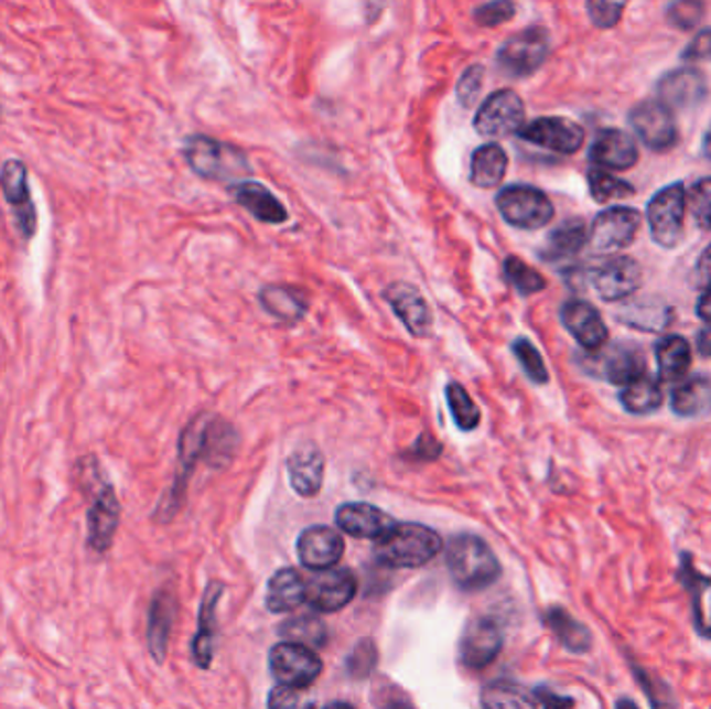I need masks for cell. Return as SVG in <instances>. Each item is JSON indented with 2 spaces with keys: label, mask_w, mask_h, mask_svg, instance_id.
Listing matches in <instances>:
<instances>
[{
  "label": "cell",
  "mask_w": 711,
  "mask_h": 709,
  "mask_svg": "<svg viewBox=\"0 0 711 709\" xmlns=\"http://www.w3.org/2000/svg\"><path fill=\"white\" fill-rule=\"evenodd\" d=\"M288 473L293 492L302 497H314L323 487L325 455L314 443L306 441L288 458Z\"/></svg>",
  "instance_id": "cell-25"
},
{
  "label": "cell",
  "mask_w": 711,
  "mask_h": 709,
  "mask_svg": "<svg viewBox=\"0 0 711 709\" xmlns=\"http://www.w3.org/2000/svg\"><path fill=\"white\" fill-rule=\"evenodd\" d=\"M586 241H589V232H586L583 218H568L549 234L548 241L541 248L539 256L546 262L568 260V258L579 255Z\"/></svg>",
  "instance_id": "cell-31"
},
{
  "label": "cell",
  "mask_w": 711,
  "mask_h": 709,
  "mask_svg": "<svg viewBox=\"0 0 711 709\" xmlns=\"http://www.w3.org/2000/svg\"><path fill=\"white\" fill-rule=\"evenodd\" d=\"M483 82H485L483 65H471L466 72L462 73V77L457 79L456 84V96L464 109H471L476 103L478 94L483 90Z\"/></svg>",
  "instance_id": "cell-46"
},
{
  "label": "cell",
  "mask_w": 711,
  "mask_h": 709,
  "mask_svg": "<svg viewBox=\"0 0 711 709\" xmlns=\"http://www.w3.org/2000/svg\"><path fill=\"white\" fill-rule=\"evenodd\" d=\"M621 404L626 412L635 417H647L659 410V406L664 404V394L659 383L645 373L622 389Z\"/></svg>",
  "instance_id": "cell-38"
},
{
  "label": "cell",
  "mask_w": 711,
  "mask_h": 709,
  "mask_svg": "<svg viewBox=\"0 0 711 709\" xmlns=\"http://www.w3.org/2000/svg\"><path fill=\"white\" fill-rule=\"evenodd\" d=\"M377 709H414L412 703L398 691H384V695L377 699Z\"/></svg>",
  "instance_id": "cell-55"
},
{
  "label": "cell",
  "mask_w": 711,
  "mask_h": 709,
  "mask_svg": "<svg viewBox=\"0 0 711 709\" xmlns=\"http://www.w3.org/2000/svg\"><path fill=\"white\" fill-rule=\"evenodd\" d=\"M300 562L311 570H328L344 556V539L335 528H306L298 539Z\"/></svg>",
  "instance_id": "cell-21"
},
{
  "label": "cell",
  "mask_w": 711,
  "mask_h": 709,
  "mask_svg": "<svg viewBox=\"0 0 711 709\" xmlns=\"http://www.w3.org/2000/svg\"><path fill=\"white\" fill-rule=\"evenodd\" d=\"M678 582L691 598L694 631L703 638H711V577L694 568L691 554H680Z\"/></svg>",
  "instance_id": "cell-22"
},
{
  "label": "cell",
  "mask_w": 711,
  "mask_h": 709,
  "mask_svg": "<svg viewBox=\"0 0 711 709\" xmlns=\"http://www.w3.org/2000/svg\"><path fill=\"white\" fill-rule=\"evenodd\" d=\"M589 194L591 198L600 204H605L610 201H621V198H628L635 194V187L624 180L614 178L612 173L603 171V169H591L589 175Z\"/></svg>",
  "instance_id": "cell-42"
},
{
  "label": "cell",
  "mask_w": 711,
  "mask_h": 709,
  "mask_svg": "<svg viewBox=\"0 0 711 709\" xmlns=\"http://www.w3.org/2000/svg\"><path fill=\"white\" fill-rule=\"evenodd\" d=\"M483 709H539L537 695L511 680H493L481 692Z\"/></svg>",
  "instance_id": "cell-37"
},
{
  "label": "cell",
  "mask_w": 711,
  "mask_h": 709,
  "mask_svg": "<svg viewBox=\"0 0 711 709\" xmlns=\"http://www.w3.org/2000/svg\"><path fill=\"white\" fill-rule=\"evenodd\" d=\"M546 626L560 641V645L570 654L583 655L593 647V635L583 622L574 619L564 608L553 605L543 614Z\"/></svg>",
  "instance_id": "cell-30"
},
{
  "label": "cell",
  "mask_w": 711,
  "mask_h": 709,
  "mask_svg": "<svg viewBox=\"0 0 711 709\" xmlns=\"http://www.w3.org/2000/svg\"><path fill=\"white\" fill-rule=\"evenodd\" d=\"M504 277H506V281L510 283L511 288L518 291L520 296H525V298L535 296V293H539V291L548 288L546 277L539 273L537 269H532L530 265H527L518 256H506V260H504Z\"/></svg>",
  "instance_id": "cell-41"
},
{
  "label": "cell",
  "mask_w": 711,
  "mask_h": 709,
  "mask_svg": "<svg viewBox=\"0 0 711 709\" xmlns=\"http://www.w3.org/2000/svg\"><path fill=\"white\" fill-rule=\"evenodd\" d=\"M175 614H177L175 593L169 591V589L157 591L154 598L150 601V610H148L147 637L150 655L159 664H163L164 657H166L169 637H171V631H173Z\"/></svg>",
  "instance_id": "cell-26"
},
{
  "label": "cell",
  "mask_w": 711,
  "mask_h": 709,
  "mask_svg": "<svg viewBox=\"0 0 711 709\" xmlns=\"http://www.w3.org/2000/svg\"><path fill=\"white\" fill-rule=\"evenodd\" d=\"M614 709H640L638 708L637 703L631 699V697H621L618 701H616V708Z\"/></svg>",
  "instance_id": "cell-59"
},
{
  "label": "cell",
  "mask_w": 711,
  "mask_h": 709,
  "mask_svg": "<svg viewBox=\"0 0 711 709\" xmlns=\"http://www.w3.org/2000/svg\"><path fill=\"white\" fill-rule=\"evenodd\" d=\"M325 709H354L349 703H331V706H327Z\"/></svg>",
  "instance_id": "cell-61"
},
{
  "label": "cell",
  "mask_w": 711,
  "mask_h": 709,
  "mask_svg": "<svg viewBox=\"0 0 711 709\" xmlns=\"http://www.w3.org/2000/svg\"><path fill=\"white\" fill-rule=\"evenodd\" d=\"M271 673L279 685L306 689L323 673V662L304 645L295 643H279L269 655Z\"/></svg>",
  "instance_id": "cell-10"
},
{
  "label": "cell",
  "mask_w": 711,
  "mask_h": 709,
  "mask_svg": "<svg viewBox=\"0 0 711 709\" xmlns=\"http://www.w3.org/2000/svg\"><path fill=\"white\" fill-rule=\"evenodd\" d=\"M657 96L668 109H693L708 96V79L694 67H678L657 82Z\"/></svg>",
  "instance_id": "cell-20"
},
{
  "label": "cell",
  "mask_w": 711,
  "mask_h": 709,
  "mask_svg": "<svg viewBox=\"0 0 711 709\" xmlns=\"http://www.w3.org/2000/svg\"><path fill=\"white\" fill-rule=\"evenodd\" d=\"M410 455H414L417 460H435L441 455V443L431 433H422L412 445Z\"/></svg>",
  "instance_id": "cell-53"
},
{
  "label": "cell",
  "mask_w": 711,
  "mask_h": 709,
  "mask_svg": "<svg viewBox=\"0 0 711 709\" xmlns=\"http://www.w3.org/2000/svg\"><path fill=\"white\" fill-rule=\"evenodd\" d=\"M356 595V579L347 568L321 570L306 581V603L316 612H340Z\"/></svg>",
  "instance_id": "cell-16"
},
{
  "label": "cell",
  "mask_w": 711,
  "mask_h": 709,
  "mask_svg": "<svg viewBox=\"0 0 711 709\" xmlns=\"http://www.w3.org/2000/svg\"><path fill=\"white\" fill-rule=\"evenodd\" d=\"M183 157L190 169L206 182L237 185L252 175V164L241 148L202 133L185 140Z\"/></svg>",
  "instance_id": "cell-1"
},
{
  "label": "cell",
  "mask_w": 711,
  "mask_h": 709,
  "mask_svg": "<svg viewBox=\"0 0 711 709\" xmlns=\"http://www.w3.org/2000/svg\"><path fill=\"white\" fill-rule=\"evenodd\" d=\"M560 319L565 331L577 340V344L589 354H597L607 344V327L600 310L584 300H568Z\"/></svg>",
  "instance_id": "cell-19"
},
{
  "label": "cell",
  "mask_w": 711,
  "mask_h": 709,
  "mask_svg": "<svg viewBox=\"0 0 711 709\" xmlns=\"http://www.w3.org/2000/svg\"><path fill=\"white\" fill-rule=\"evenodd\" d=\"M591 283L605 302H621L640 288L643 271L635 258L618 256L607 260L597 271H593Z\"/></svg>",
  "instance_id": "cell-18"
},
{
  "label": "cell",
  "mask_w": 711,
  "mask_h": 709,
  "mask_svg": "<svg viewBox=\"0 0 711 709\" xmlns=\"http://www.w3.org/2000/svg\"><path fill=\"white\" fill-rule=\"evenodd\" d=\"M551 51V37L543 28H527L508 37L497 51L499 69L510 77H529L541 69Z\"/></svg>",
  "instance_id": "cell-5"
},
{
  "label": "cell",
  "mask_w": 711,
  "mask_h": 709,
  "mask_svg": "<svg viewBox=\"0 0 711 709\" xmlns=\"http://www.w3.org/2000/svg\"><path fill=\"white\" fill-rule=\"evenodd\" d=\"M583 364L593 377L614 385H628L645 375V356L637 344H614Z\"/></svg>",
  "instance_id": "cell-12"
},
{
  "label": "cell",
  "mask_w": 711,
  "mask_h": 709,
  "mask_svg": "<svg viewBox=\"0 0 711 709\" xmlns=\"http://www.w3.org/2000/svg\"><path fill=\"white\" fill-rule=\"evenodd\" d=\"M685 211H687V190L680 182L659 190L649 201L647 225L657 246L666 250L678 246L685 227Z\"/></svg>",
  "instance_id": "cell-6"
},
{
  "label": "cell",
  "mask_w": 711,
  "mask_h": 709,
  "mask_svg": "<svg viewBox=\"0 0 711 709\" xmlns=\"http://www.w3.org/2000/svg\"><path fill=\"white\" fill-rule=\"evenodd\" d=\"M525 117L527 109L523 98L510 88H504L483 100L474 115V129L485 138L499 140L525 128Z\"/></svg>",
  "instance_id": "cell-8"
},
{
  "label": "cell",
  "mask_w": 711,
  "mask_h": 709,
  "mask_svg": "<svg viewBox=\"0 0 711 709\" xmlns=\"http://www.w3.org/2000/svg\"><path fill=\"white\" fill-rule=\"evenodd\" d=\"M452 581L464 591H481L499 579L502 566L489 546L474 535H457L448 549Z\"/></svg>",
  "instance_id": "cell-3"
},
{
  "label": "cell",
  "mask_w": 711,
  "mask_h": 709,
  "mask_svg": "<svg viewBox=\"0 0 711 709\" xmlns=\"http://www.w3.org/2000/svg\"><path fill=\"white\" fill-rule=\"evenodd\" d=\"M279 635L286 638V643H295L304 647H323L327 643V629L323 620L314 616H295V619L286 620L279 626Z\"/></svg>",
  "instance_id": "cell-39"
},
{
  "label": "cell",
  "mask_w": 711,
  "mask_h": 709,
  "mask_svg": "<svg viewBox=\"0 0 711 709\" xmlns=\"http://www.w3.org/2000/svg\"><path fill=\"white\" fill-rule=\"evenodd\" d=\"M535 695L539 701V709H574V699L564 695H558L549 689H537Z\"/></svg>",
  "instance_id": "cell-54"
},
{
  "label": "cell",
  "mask_w": 711,
  "mask_h": 709,
  "mask_svg": "<svg viewBox=\"0 0 711 709\" xmlns=\"http://www.w3.org/2000/svg\"><path fill=\"white\" fill-rule=\"evenodd\" d=\"M223 595V584L211 582L204 591L198 619V633L192 641V655L198 668H211L215 654V633H217V603Z\"/></svg>",
  "instance_id": "cell-28"
},
{
  "label": "cell",
  "mask_w": 711,
  "mask_h": 709,
  "mask_svg": "<svg viewBox=\"0 0 711 709\" xmlns=\"http://www.w3.org/2000/svg\"><path fill=\"white\" fill-rule=\"evenodd\" d=\"M687 202L697 227L703 232H711V178H703L694 183Z\"/></svg>",
  "instance_id": "cell-45"
},
{
  "label": "cell",
  "mask_w": 711,
  "mask_h": 709,
  "mask_svg": "<svg viewBox=\"0 0 711 709\" xmlns=\"http://www.w3.org/2000/svg\"><path fill=\"white\" fill-rule=\"evenodd\" d=\"M508 171V154L499 144L478 146L471 157V183L481 190H492L504 182Z\"/></svg>",
  "instance_id": "cell-32"
},
{
  "label": "cell",
  "mask_w": 711,
  "mask_h": 709,
  "mask_svg": "<svg viewBox=\"0 0 711 709\" xmlns=\"http://www.w3.org/2000/svg\"><path fill=\"white\" fill-rule=\"evenodd\" d=\"M621 321L643 331H664L672 321V310L656 298H640L621 310Z\"/></svg>",
  "instance_id": "cell-36"
},
{
  "label": "cell",
  "mask_w": 711,
  "mask_h": 709,
  "mask_svg": "<svg viewBox=\"0 0 711 709\" xmlns=\"http://www.w3.org/2000/svg\"><path fill=\"white\" fill-rule=\"evenodd\" d=\"M516 13V4L510 2V0H495V2H487V4H481L476 7L473 11V19L483 25V28H495V25H502L506 21H510Z\"/></svg>",
  "instance_id": "cell-48"
},
{
  "label": "cell",
  "mask_w": 711,
  "mask_h": 709,
  "mask_svg": "<svg viewBox=\"0 0 711 709\" xmlns=\"http://www.w3.org/2000/svg\"><path fill=\"white\" fill-rule=\"evenodd\" d=\"M638 227H640L638 211L628 206H612L595 217L586 244L593 250V255H614L635 241Z\"/></svg>",
  "instance_id": "cell-9"
},
{
  "label": "cell",
  "mask_w": 711,
  "mask_h": 709,
  "mask_svg": "<svg viewBox=\"0 0 711 709\" xmlns=\"http://www.w3.org/2000/svg\"><path fill=\"white\" fill-rule=\"evenodd\" d=\"M441 549V537L422 525H396L375 544V558L389 568H420L429 565Z\"/></svg>",
  "instance_id": "cell-2"
},
{
  "label": "cell",
  "mask_w": 711,
  "mask_h": 709,
  "mask_svg": "<svg viewBox=\"0 0 711 709\" xmlns=\"http://www.w3.org/2000/svg\"><path fill=\"white\" fill-rule=\"evenodd\" d=\"M504 647L502 626L492 619H474L460 638V659L471 670H483Z\"/></svg>",
  "instance_id": "cell-17"
},
{
  "label": "cell",
  "mask_w": 711,
  "mask_h": 709,
  "mask_svg": "<svg viewBox=\"0 0 711 709\" xmlns=\"http://www.w3.org/2000/svg\"><path fill=\"white\" fill-rule=\"evenodd\" d=\"M121 518V506L117 499V493L112 490L109 481L100 474V469L94 464V492H91V504L86 514L88 523V546L96 554H107Z\"/></svg>",
  "instance_id": "cell-7"
},
{
  "label": "cell",
  "mask_w": 711,
  "mask_h": 709,
  "mask_svg": "<svg viewBox=\"0 0 711 709\" xmlns=\"http://www.w3.org/2000/svg\"><path fill=\"white\" fill-rule=\"evenodd\" d=\"M518 136L529 144L558 154H574L584 142V129L565 117H539L520 129Z\"/></svg>",
  "instance_id": "cell-15"
},
{
  "label": "cell",
  "mask_w": 711,
  "mask_h": 709,
  "mask_svg": "<svg viewBox=\"0 0 711 709\" xmlns=\"http://www.w3.org/2000/svg\"><path fill=\"white\" fill-rule=\"evenodd\" d=\"M672 412L682 419H701L711 415V379L697 375L680 383L672 391Z\"/></svg>",
  "instance_id": "cell-34"
},
{
  "label": "cell",
  "mask_w": 711,
  "mask_h": 709,
  "mask_svg": "<svg viewBox=\"0 0 711 709\" xmlns=\"http://www.w3.org/2000/svg\"><path fill=\"white\" fill-rule=\"evenodd\" d=\"M631 128L654 152H668L678 144L675 112L659 100H643L628 115Z\"/></svg>",
  "instance_id": "cell-11"
},
{
  "label": "cell",
  "mask_w": 711,
  "mask_h": 709,
  "mask_svg": "<svg viewBox=\"0 0 711 709\" xmlns=\"http://www.w3.org/2000/svg\"><path fill=\"white\" fill-rule=\"evenodd\" d=\"M694 277H697L699 286H710L711 288V244L703 250V255L699 256L697 267H694Z\"/></svg>",
  "instance_id": "cell-56"
},
{
  "label": "cell",
  "mask_w": 711,
  "mask_h": 709,
  "mask_svg": "<svg viewBox=\"0 0 711 709\" xmlns=\"http://www.w3.org/2000/svg\"><path fill=\"white\" fill-rule=\"evenodd\" d=\"M0 190L13 208L15 225L21 236L34 237L37 229L36 208L30 196L28 169L19 159H9L0 166Z\"/></svg>",
  "instance_id": "cell-14"
},
{
  "label": "cell",
  "mask_w": 711,
  "mask_h": 709,
  "mask_svg": "<svg viewBox=\"0 0 711 709\" xmlns=\"http://www.w3.org/2000/svg\"><path fill=\"white\" fill-rule=\"evenodd\" d=\"M375 662H377V649L370 641H363L354 654L349 655L347 659V668H349V674L356 676V678H365L368 676V673L375 668Z\"/></svg>",
  "instance_id": "cell-51"
},
{
  "label": "cell",
  "mask_w": 711,
  "mask_h": 709,
  "mask_svg": "<svg viewBox=\"0 0 711 709\" xmlns=\"http://www.w3.org/2000/svg\"><path fill=\"white\" fill-rule=\"evenodd\" d=\"M384 298L400 319L401 325L410 331V335L419 340L431 337L435 325L433 312L417 286L408 281H396L385 288Z\"/></svg>",
  "instance_id": "cell-13"
},
{
  "label": "cell",
  "mask_w": 711,
  "mask_h": 709,
  "mask_svg": "<svg viewBox=\"0 0 711 709\" xmlns=\"http://www.w3.org/2000/svg\"><path fill=\"white\" fill-rule=\"evenodd\" d=\"M697 350L703 356H711V325L699 333V337H697Z\"/></svg>",
  "instance_id": "cell-58"
},
{
  "label": "cell",
  "mask_w": 711,
  "mask_h": 709,
  "mask_svg": "<svg viewBox=\"0 0 711 709\" xmlns=\"http://www.w3.org/2000/svg\"><path fill=\"white\" fill-rule=\"evenodd\" d=\"M335 523L347 535L358 539H381L385 533H389L398 523L373 504H344L335 512Z\"/></svg>",
  "instance_id": "cell-23"
},
{
  "label": "cell",
  "mask_w": 711,
  "mask_h": 709,
  "mask_svg": "<svg viewBox=\"0 0 711 709\" xmlns=\"http://www.w3.org/2000/svg\"><path fill=\"white\" fill-rule=\"evenodd\" d=\"M703 4L694 0H682L668 7L666 19L678 30H693L694 25L703 18Z\"/></svg>",
  "instance_id": "cell-49"
},
{
  "label": "cell",
  "mask_w": 711,
  "mask_h": 709,
  "mask_svg": "<svg viewBox=\"0 0 711 709\" xmlns=\"http://www.w3.org/2000/svg\"><path fill=\"white\" fill-rule=\"evenodd\" d=\"M306 603V581L293 568H283L269 581L267 608L273 614L292 612L298 605Z\"/></svg>",
  "instance_id": "cell-33"
},
{
  "label": "cell",
  "mask_w": 711,
  "mask_h": 709,
  "mask_svg": "<svg viewBox=\"0 0 711 709\" xmlns=\"http://www.w3.org/2000/svg\"><path fill=\"white\" fill-rule=\"evenodd\" d=\"M589 161L595 164V169L626 171L637 164V144L622 129H603L589 148Z\"/></svg>",
  "instance_id": "cell-24"
},
{
  "label": "cell",
  "mask_w": 711,
  "mask_h": 709,
  "mask_svg": "<svg viewBox=\"0 0 711 709\" xmlns=\"http://www.w3.org/2000/svg\"><path fill=\"white\" fill-rule=\"evenodd\" d=\"M682 61L697 63V61H711V28L701 30L697 36L687 44L682 51Z\"/></svg>",
  "instance_id": "cell-52"
},
{
  "label": "cell",
  "mask_w": 711,
  "mask_h": 709,
  "mask_svg": "<svg viewBox=\"0 0 711 709\" xmlns=\"http://www.w3.org/2000/svg\"><path fill=\"white\" fill-rule=\"evenodd\" d=\"M511 354L516 356V361L520 363L525 375L529 377L530 382L535 383V385L549 383L546 361H543V356L539 354V350L530 342L529 337H516L511 342Z\"/></svg>",
  "instance_id": "cell-44"
},
{
  "label": "cell",
  "mask_w": 711,
  "mask_h": 709,
  "mask_svg": "<svg viewBox=\"0 0 711 709\" xmlns=\"http://www.w3.org/2000/svg\"><path fill=\"white\" fill-rule=\"evenodd\" d=\"M495 206L508 225L525 232L543 229L556 215V208L549 201L548 194L527 183L506 185L497 194Z\"/></svg>",
  "instance_id": "cell-4"
},
{
  "label": "cell",
  "mask_w": 711,
  "mask_h": 709,
  "mask_svg": "<svg viewBox=\"0 0 711 709\" xmlns=\"http://www.w3.org/2000/svg\"><path fill=\"white\" fill-rule=\"evenodd\" d=\"M258 302L273 319L286 325L300 323L311 309L304 291L292 286H279V283L265 286L258 293Z\"/></svg>",
  "instance_id": "cell-29"
},
{
  "label": "cell",
  "mask_w": 711,
  "mask_h": 709,
  "mask_svg": "<svg viewBox=\"0 0 711 709\" xmlns=\"http://www.w3.org/2000/svg\"><path fill=\"white\" fill-rule=\"evenodd\" d=\"M703 154L711 161V126L705 131V136H703Z\"/></svg>",
  "instance_id": "cell-60"
},
{
  "label": "cell",
  "mask_w": 711,
  "mask_h": 709,
  "mask_svg": "<svg viewBox=\"0 0 711 709\" xmlns=\"http://www.w3.org/2000/svg\"><path fill=\"white\" fill-rule=\"evenodd\" d=\"M628 664H631L633 674H635V678H637L638 687H640L643 692L647 695L651 709L676 708L675 695L670 691V687L666 685V680H661V678L651 673V670H647V668L638 666V664H635L633 659H628Z\"/></svg>",
  "instance_id": "cell-43"
},
{
  "label": "cell",
  "mask_w": 711,
  "mask_h": 709,
  "mask_svg": "<svg viewBox=\"0 0 711 709\" xmlns=\"http://www.w3.org/2000/svg\"><path fill=\"white\" fill-rule=\"evenodd\" d=\"M656 358L659 379L666 383H676L689 373L693 352L685 337L668 335L657 344Z\"/></svg>",
  "instance_id": "cell-35"
},
{
  "label": "cell",
  "mask_w": 711,
  "mask_h": 709,
  "mask_svg": "<svg viewBox=\"0 0 711 709\" xmlns=\"http://www.w3.org/2000/svg\"><path fill=\"white\" fill-rule=\"evenodd\" d=\"M316 703L312 695L304 689H293V687H274L269 695V709H314Z\"/></svg>",
  "instance_id": "cell-47"
},
{
  "label": "cell",
  "mask_w": 711,
  "mask_h": 709,
  "mask_svg": "<svg viewBox=\"0 0 711 709\" xmlns=\"http://www.w3.org/2000/svg\"><path fill=\"white\" fill-rule=\"evenodd\" d=\"M445 400L460 431L468 433L481 425V410L462 383L452 382L445 387Z\"/></svg>",
  "instance_id": "cell-40"
},
{
  "label": "cell",
  "mask_w": 711,
  "mask_h": 709,
  "mask_svg": "<svg viewBox=\"0 0 711 709\" xmlns=\"http://www.w3.org/2000/svg\"><path fill=\"white\" fill-rule=\"evenodd\" d=\"M231 196L241 208H246L260 223L283 225L290 221L288 208L279 202V198L265 183H237V185H231Z\"/></svg>",
  "instance_id": "cell-27"
},
{
  "label": "cell",
  "mask_w": 711,
  "mask_h": 709,
  "mask_svg": "<svg viewBox=\"0 0 711 709\" xmlns=\"http://www.w3.org/2000/svg\"><path fill=\"white\" fill-rule=\"evenodd\" d=\"M694 312H697L699 319H703L705 323H711V288L699 298Z\"/></svg>",
  "instance_id": "cell-57"
},
{
  "label": "cell",
  "mask_w": 711,
  "mask_h": 709,
  "mask_svg": "<svg viewBox=\"0 0 711 709\" xmlns=\"http://www.w3.org/2000/svg\"><path fill=\"white\" fill-rule=\"evenodd\" d=\"M624 9H626L624 2H597V0L586 2V13L593 21V25L600 30L614 28L621 21Z\"/></svg>",
  "instance_id": "cell-50"
}]
</instances>
